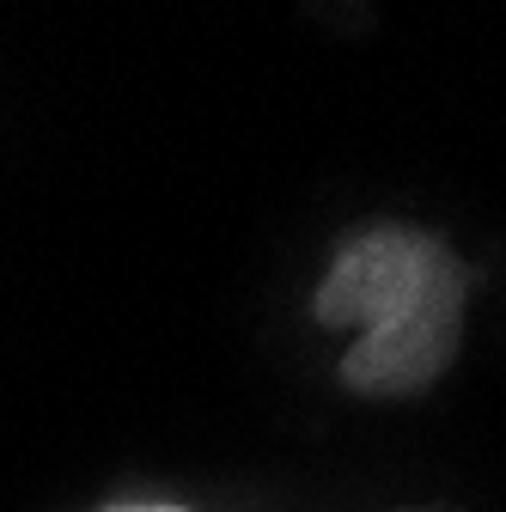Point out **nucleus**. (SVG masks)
<instances>
[{"instance_id": "obj_1", "label": "nucleus", "mask_w": 506, "mask_h": 512, "mask_svg": "<svg viewBox=\"0 0 506 512\" xmlns=\"http://www.w3.org/2000/svg\"><path fill=\"white\" fill-rule=\"evenodd\" d=\"M470 269L458 250L409 220L354 232L311 293L324 330H360L342 354V384L366 403H403L433 391L464 348Z\"/></svg>"}, {"instance_id": "obj_2", "label": "nucleus", "mask_w": 506, "mask_h": 512, "mask_svg": "<svg viewBox=\"0 0 506 512\" xmlns=\"http://www.w3.org/2000/svg\"><path fill=\"white\" fill-rule=\"evenodd\" d=\"M135 512H171V506H135Z\"/></svg>"}]
</instances>
